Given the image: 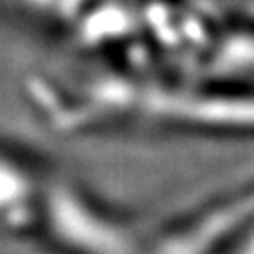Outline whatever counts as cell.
<instances>
[{
    "instance_id": "obj_1",
    "label": "cell",
    "mask_w": 254,
    "mask_h": 254,
    "mask_svg": "<svg viewBox=\"0 0 254 254\" xmlns=\"http://www.w3.org/2000/svg\"><path fill=\"white\" fill-rule=\"evenodd\" d=\"M8 4L26 12V16H34L46 22H74L86 0H6Z\"/></svg>"
}]
</instances>
